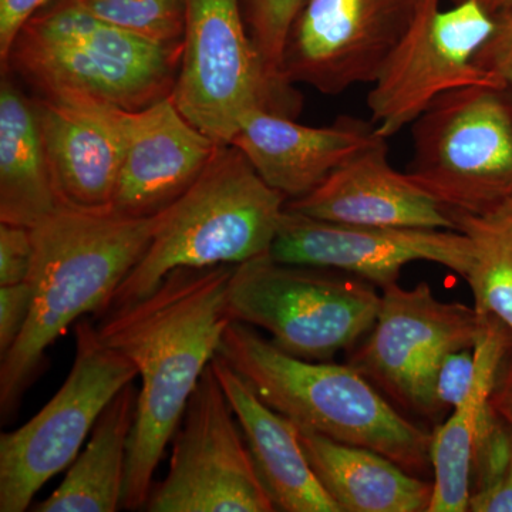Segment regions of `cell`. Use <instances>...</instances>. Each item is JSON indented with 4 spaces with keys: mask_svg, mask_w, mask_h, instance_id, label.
Returning a JSON list of instances; mask_svg holds the SVG:
<instances>
[{
    "mask_svg": "<svg viewBox=\"0 0 512 512\" xmlns=\"http://www.w3.org/2000/svg\"><path fill=\"white\" fill-rule=\"evenodd\" d=\"M420 0H308L286 40L282 72L326 96L375 82Z\"/></svg>",
    "mask_w": 512,
    "mask_h": 512,
    "instance_id": "4fadbf2b",
    "label": "cell"
},
{
    "mask_svg": "<svg viewBox=\"0 0 512 512\" xmlns=\"http://www.w3.org/2000/svg\"><path fill=\"white\" fill-rule=\"evenodd\" d=\"M116 28L165 46L183 45L184 0H72Z\"/></svg>",
    "mask_w": 512,
    "mask_h": 512,
    "instance_id": "d4e9b609",
    "label": "cell"
},
{
    "mask_svg": "<svg viewBox=\"0 0 512 512\" xmlns=\"http://www.w3.org/2000/svg\"><path fill=\"white\" fill-rule=\"evenodd\" d=\"M137 376L136 366L107 346L92 322H80L66 382L32 420L2 434L0 511L28 510L37 491L76 460L100 414Z\"/></svg>",
    "mask_w": 512,
    "mask_h": 512,
    "instance_id": "9c48e42d",
    "label": "cell"
},
{
    "mask_svg": "<svg viewBox=\"0 0 512 512\" xmlns=\"http://www.w3.org/2000/svg\"><path fill=\"white\" fill-rule=\"evenodd\" d=\"M33 289L29 281L0 286V356L20 338L32 312Z\"/></svg>",
    "mask_w": 512,
    "mask_h": 512,
    "instance_id": "f1b7e54d",
    "label": "cell"
},
{
    "mask_svg": "<svg viewBox=\"0 0 512 512\" xmlns=\"http://www.w3.org/2000/svg\"><path fill=\"white\" fill-rule=\"evenodd\" d=\"M298 429L316 477L342 512L429 510L433 483L421 480L375 450Z\"/></svg>",
    "mask_w": 512,
    "mask_h": 512,
    "instance_id": "ffe728a7",
    "label": "cell"
},
{
    "mask_svg": "<svg viewBox=\"0 0 512 512\" xmlns=\"http://www.w3.org/2000/svg\"><path fill=\"white\" fill-rule=\"evenodd\" d=\"M269 256L285 264L335 269L379 288L399 281L404 266L426 261L466 278L471 242L457 229L367 227L286 210Z\"/></svg>",
    "mask_w": 512,
    "mask_h": 512,
    "instance_id": "5bb4252c",
    "label": "cell"
},
{
    "mask_svg": "<svg viewBox=\"0 0 512 512\" xmlns=\"http://www.w3.org/2000/svg\"><path fill=\"white\" fill-rule=\"evenodd\" d=\"M495 25V15L484 0H463L451 9L441 8V0H420L413 22L367 94L370 123L377 134L386 140L394 136L451 90L505 87L476 63L478 50Z\"/></svg>",
    "mask_w": 512,
    "mask_h": 512,
    "instance_id": "30bf717a",
    "label": "cell"
},
{
    "mask_svg": "<svg viewBox=\"0 0 512 512\" xmlns=\"http://www.w3.org/2000/svg\"><path fill=\"white\" fill-rule=\"evenodd\" d=\"M387 151V140L360 151L286 210L339 224L457 229L444 205L394 170Z\"/></svg>",
    "mask_w": 512,
    "mask_h": 512,
    "instance_id": "e0dca14e",
    "label": "cell"
},
{
    "mask_svg": "<svg viewBox=\"0 0 512 512\" xmlns=\"http://www.w3.org/2000/svg\"><path fill=\"white\" fill-rule=\"evenodd\" d=\"M33 254L32 228L0 222V286L28 281Z\"/></svg>",
    "mask_w": 512,
    "mask_h": 512,
    "instance_id": "83f0119b",
    "label": "cell"
},
{
    "mask_svg": "<svg viewBox=\"0 0 512 512\" xmlns=\"http://www.w3.org/2000/svg\"><path fill=\"white\" fill-rule=\"evenodd\" d=\"M171 441L170 470L151 488L144 510L276 511L211 363L192 392Z\"/></svg>",
    "mask_w": 512,
    "mask_h": 512,
    "instance_id": "8fae6325",
    "label": "cell"
},
{
    "mask_svg": "<svg viewBox=\"0 0 512 512\" xmlns=\"http://www.w3.org/2000/svg\"><path fill=\"white\" fill-rule=\"evenodd\" d=\"M306 2L308 0H244L252 42L268 72L278 79L288 80L282 72L286 40Z\"/></svg>",
    "mask_w": 512,
    "mask_h": 512,
    "instance_id": "484cf974",
    "label": "cell"
},
{
    "mask_svg": "<svg viewBox=\"0 0 512 512\" xmlns=\"http://www.w3.org/2000/svg\"><path fill=\"white\" fill-rule=\"evenodd\" d=\"M124 153L110 210L153 217L204 173L221 144L185 119L173 96L123 113Z\"/></svg>",
    "mask_w": 512,
    "mask_h": 512,
    "instance_id": "9a60e30c",
    "label": "cell"
},
{
    "mask_svg": "<svg viewBox=\"0 0 512 512\" xmlns=\"http://www.w3.org/2000/svg\"><path fill=\"white\" fill-rule=\"evenodd\" d=\"M157 221L158 214L127 217L62 204L32 228V312L0 362L3 417L15 410L46 349L74 320L107 312L114 293L147 251Z\"/></svg>",
    "mask_w": 512,
    "mask_h": 512,
    "instance_id": "7a4b0ae2",
    "label": "cell"
},
{
    "mask_svg": "<svg viewBox=\"0 0 512 512\" xmlns=\"http://www.w3.org/2000/svg\"><path fill=\"white\" fill-rule=\"evenodd\" d=\"M491 13H498L501 10L512 9V0H484Z\"/></svg>",
    "mask_w": 512,
    "mask_h": 512,
    "instance_id": "836d02e7",
    "label": "cell"
},
{
    "mask_svg": "<svg viewBox=\"0 0 512 512\" xmlns=\"http://www.w3.org/2000/svg\"><path fill=\"white\" fill-rule=\"evenodd\" d=\"M490 406L467 399L431 434L430 461L434 471L429 512H466L471 497V470L478 419Z\"/></svg>",
    "mask_w": 512,
    "mask_h": 512,
    "instance_id": "cb8c5ba5",
    "label": "cell"
},
{
    "mask_svg": "<svg viewBox=\"0 0 512 512\" xmlns=\"http://www.w3.org/2000/svg\"><path fill=\"white\" fill-rule=\"evenodd\" d=\"M468 511L512 512V448L498 466L471 484Z\"/></svg>",
    "mask_w": 512,
    "mask_h": 512,
    "instance_id": "f546056e",
    "label": "cell"
},
{
    "mask_svg": "<svg viewBox=\"0 0 512 512\" xmlns=\"http://www.w3.org/2000/svg\"><path fill=\"white\" fill-rule=\"evenodd\" d=\"M471 242L466 281L478 315H491L512 335V201L483 214L450 211Z\"/></svg>",
    "mask_w": 512,
    "mask_h": 512,
    "instance_id": "603a6c76",
    "label": "cell"
},
{
    "mask_svg": "<svg viewBox=\"0 0 512 512\" xmlns=\"http://www.w3.org/2000/svg\"><path fill=\"white\" fill-rule=\"evenodd\" d=\"M495 20L493 35L478 50L476 63L495 74L512 92V9L495 13Z\"/></svg>",
    "mask_w": 512,
    "mask_h": 512,
    "instance_id": "4dcf8cb0",
    "label": "cell"
},
{
    "mask_svg": "<svg viewBox=\"0 0 512 512\" xmlns=\"http://www.w3.org/2000/svg\"><path fill=\"white\" fill-rule=\"evenodd\" d=\"M460 2H463V0H451V3H453V5H456V3H460Z\"/></svg>",
    "mask_w": 512,
    "mask_h": 512,
    "instance_id": "e575fe53",
    "label": "cell"
},
{
    "mask_svg": "<svg viewBox=\"0 0 512 512\" xmlns=\"http://www.w3.org/2000/svg\"><path fill=\"white\" fill-rule=\"evenodd\" d=\"M286 202L241 150L221 144L198 180L158 214L147 251L107 312L153 292L175 269L239 265L269 254Z\"/></svg>",
    "mask_w": 512,
    "mask_h": 512,
    "instance_id": "277c9868",
    "label": "cell"
},
{
    "mask_svg": "<svg viewBox=\"0 0 512 512\" xmlns=\"http://www.w3.org/2000/svg\"><path fill=\"white\" fill-rule=\"evenodd\" d=\"M227 302L232 319L265 330L289 355L330 362L370 332L382 296L346 272L266 254L234 266Z\"/></svg>",
    "mask_w": 512,
    "mask_h": 512,
    "instance_id": "8992f818",
    "label": "cell"
},
{
    "mask_svg": "<svg viewBox=\"0 0 512 512\" xmlns=\"http://www.w3.org/2000/svg\"><path fill=\"white\" fill-rule=\"evenodd\" d=\"M181 46L150 42L55 0L20 30L2 72H15L39 97H76L128 111L170 96Z\"/></svg>",
    "mask_w": 512,
    "mask_h": 512,
    "instance_id": "5b68a950",
    "label": "cell"
},
{
    "mask_svg": "<svg viewBox=\"0 0 512 512\" xmlns=\"http://www.w3.org/2000/svg\"><path fill=\"white\" fill-rule=\"evenodd\" d=\"M234 266L175 269L153 292L101 316L100 339L126 356L143 380L128 441L126 510L146 508L165 447L217 356L232 320L227 291Z\"/></svg>",
    "mask_w": 512,
    "mask_h": 512,
    "instance_id": "6da1fadb",
    "label": "cell"
},
{
    "mask_svg": "<svg viewBox=\"0 0 512 512\" xmlns=\"http://www.w3.org/2000/svg\"><path fill=\"white\" fill-rule=\"evenodd\" d=\"M473 383V353L468 349L448 353L434 380V400L439 412L463 406L470 397Z\"/></svg>",
    "mask_w": 512,
    "mask_h": 512,
    "instance_id": "4316f807",
    "label": "cell"
},
{
    "mask_svg": "<svg viewBox=\"0 0 512 512\" xmlns=\"http://www.w3.org/2000/svg\"><path fill=\"white\" fill-rule=\"evenodd\" d=\"M386 140L367 121L342 117L328 127H311L265 110L239 121L232 146L242 151L259 177L289 200L319 187L360 151Z\"/></svg>",
    "mask_w": 512,
    "mask_h": 512,
    "instance_id": "ac0fdd59",
    "label": "cell"
},
{
    "mask_svg": "<svg viewBox=\"0 0 512 512\" xmlns=\"http://www.w3.org/2000/svg\"><path fill=\"white\" fill-rule=\"evenodd\" d=\"M35 103L60 202L110 210L124 153V110L76 97L36 96Z\"/></svg>",
    "mask_w": 512,
    "mask_h": 512,
    "instance_id": "2e32d148",
    "label": "cell"
},
{
    "mask_svg": "<svg viewBox=\"0 0 512 512\" xmlns=\"http://www.w3.org/2000/svg\"><path fill=\"white\" fill-rule=\"evenodd\" d=\"M62 205L47 160L35 97L3 72L0 84V222L33 228Z\"/></svg>",
    "mask_w": 512,
    "mask_h": 512,
    "instance_id": "44dd1931",
    "label": "cell"
},
{
    "mask_svg": "<svg viewBox=\"0 0 512 512\" xmlns=\"http://www.w3.org/2000/svg\"><path fill=\"white\" fill-rule=\"evenodd\" d=\"M183 53L173 100L192 126L229 144L252 110L295 119V84L268 72L249 35L244 0H184Z\"/></svg>",
    "mask_w": 512,
    "mask_h": 512,
    "instance_id": "52a82bcc",
    "label": "cell"
},
{
    "mask_svg": "<svg viewBox=\"0 0 512 512\" xmlns=\"http://www.w3.org/2000/svg\"><path fill=\"white\" fill-rule=\"evenodd\" d=\"M217 355L296 426L375 450L416 476L431 466V434L397 412L349 363L289 355L252 326L234 319Z\"/></svg>",
    "mask_w": 512,
    "mask_h": 512,
    "instance_id": "3957f363",
    "label": "cell"
},
{
    "mask_svg": "<svg viewBox=\"0 0 512 512\" xmlns=\"http://www.w3.org/2000/svg\"><path fill=\"white\" fill-rule=\"evenodd\" d=\"M481 316L461 303L441 302L426 282L383 289L375 325L352 353L355 367L394 402L434 417V380L444 357L473 348Z\"/></svg>",
    "mask_w": 512,
    "mask_h": 512,
    "instance_id": "7c38bea8",
    "label": "cell"
},
{
    "mask_svg": "<svg viewBox=\"0 0 512 512\" xmlns=\"http://www.w3.org/2000/svg\"><path fill=\"white\" fill-rule=\"evenodd\" d=\"M137 399L134 383L117 393L100 414L86 450L74 460L63 483L33 511L114 512L123 508Z\"/></svg>",
    "mask_w": 512,
    "mask_h": 512,
    "instance_id": "7402d4cb",
    "label": "cell"
},
{
    "mask_svg": "<svg viewBox=\"0 0 512 512\" xmlns=\"http://www.w3.org/2000/svg\"><path fill=\"white\" fill-rule=\"evenodd\" d=\"M490 406L495 414L512 430V348L501 367L497 383L490 397Z\"/></svg>",
    "mask_w": 512,
    "mask_h": 512,
    "instance_id": "d6a6232c",
    "label": "cell"
},
{
    "mask_svg": "<svg viewBox=\"0 0 512 512\" xmlns=\"http://www.w3.org/2000/svg\"><path fill=\"white\" fill-rule=\"evenodd\" d=\"M409 175L448 211L483 214L512 201V92L467 86L414 121Z\"/></svg>",
    "mask_w": 512,
    "mask_h": 512,
    "instance_id": "ba28073f",
    "label": "cell"
},
{
    "mask_svg": "<svg viewBox=\"0 0 512 512\" xmlns=\"http://www.w3.org/2000/svg\"><path fill=\"white\" fill-rule=\"evenodd\" d=\"M211 366L276 511L342 512L316 477L298 426L269 407L221 356H215Z\"/></svg>",
    "mask_w": 512,
    "mask_h": 512,
    "instance_id": "d6986e66",
    "label": "cell"
},
{
    "mask_svg": "<svg viewBox=\"0 0 512 512\" xmlns=\"http://www.w3.org/2000/svg\"><path fill=\"white\" fill-rule=\"evenodd\" d=\"M55 0H0V63L8 64L10 50L20 30L36 13Z\"/></svg>",
    "mask_w": 512,
    "mask_h": 512,
    "instance_id": "1f68e13d",
    "label": "cell"
}]
</instances>
